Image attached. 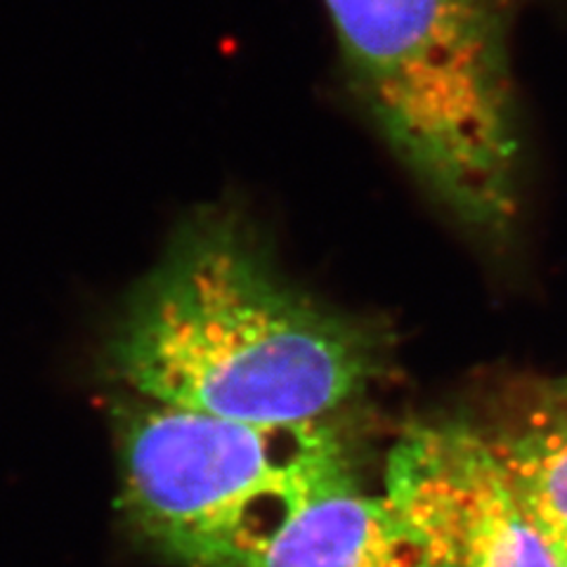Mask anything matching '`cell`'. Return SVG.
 I'll return each instance as SVG.
<instances>
[{"mask_svg":"<svg viewBox=\"0 0 567 567\" xmlns=\"http://www.w3.org/2000/svg\"><path fill=\"white\" fill-rule=\"evenodd\" d=\"M385 360L379 324L291 287L227 220L187 227L106 341L135 398L254 423L327 421Z\"/></svg>","mask_w":567,"mask_h":567,"instance_id":"cell-1","label":"cell"},{"mask_svg":"<svg viewBox=\"0 0 567 567\" xmlns=\"http://www.w3.org/2000/svg\"><path fill=\"white\" fill-rule=\"evenodd\" d=\"M556 558H558V565H560V567H567V554H558V551H556Z\"/></svg>","mask_w":567,"mask_h":567,"instance_id":"cell-8","label":"cell"},{"mask_svg":"<svg viewBox=\"0 0 567 567\" xmlns=\"http://www.w3.org/2000/svg\"><path fill=\"white\" fill-rule=\"evenodd\" d=\"M383 496L431 567H560L494 440L468 423H412L388 454Z\"/></svg>","mask_w":567,"mask_h":567,"instance_id":"cell-4","label":"cell"},{"mask_svg":"<svg viewBox=\"0 0 567 567\" xmlns=\"http://www.w3.org/2000/svg\"><path fill=\"white\" fill-rule=\"evenodd\" d=\"M114 433L123 513L185 567H239L296 511L360 481L329 419L254 423L135 398Z\"/></svg>","mask_w":567,"mask_h":567,"instance_id":"cell-3","label":"cell"},{"mask_svg":"<svg viewBox=\"0 0 567 567\" xmlns=\"http://www.w3.org/2000/svg\"><path fill=\"white\" fill-rule=\"evenodd\" d=\"M494 447L527 516L554 551L567 554V400L548 398L516 433L494 440Z\"/></svg>","mask_w":567,"mask_h":567,"instance_id":"cell-6","label":"cell"},{"mask_svg":"<svg viewBox=\"0 0 567 567\" xmlns=\"http://www.w3.org/2000/svg\"><path fill=\"white\" fill-rule=\"evenodd\" d=\"M548 398H556V400H567V377L560 379L558 383L551 385V390H548Z\"/></svg>","mask_w":567,"mask_h":567,"instance_id":"cell-7","label":"cell"},{"mask_svg":"<svg viewBox=\"0 0 567 567\" xmlns=\"http://www.w3.org/2000/svg\"><path fill=\"white\" fill-rule=\"evenodd\" d=\"M239 567H431L398 511L360 481L319 494Z\"/></svg>","mask_w":567,"mask_h":567,"instance_id":"cell-5","label":"cell"},{"mask_svg":"<svg viewBox=\"0 0 567 567\" xmlns=\"http://www.w3.org/2000/svg\"><path fill=\"white\" fill-rule=\"evenodd\" d=\"M352 91L421 185L471 227L516 210L511 0H324Z\"/></svg>","mask_w":567,"mask_h":567,"instance_id":"cell-2","label":"cell"}]
</instances>
